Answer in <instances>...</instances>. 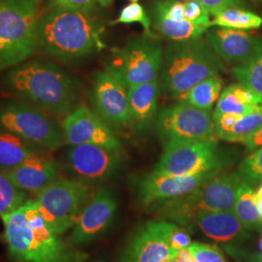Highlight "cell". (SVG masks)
I'll return each mask as SVG.
<instances>
[{
	"label": "cell",
	"mask_w": 262,
	"mask_h": 262,
	"mask_svg": "<svg viewBox=\"0 0 262 262\" xmlns=\"http://www.w3.org/2000/svg\"><path fill=\"white\" fill-rule=\"evenodd\" d=\"M0 219L14 262H84L89 257L50 229L34 199Z\"/></svg>",
	"instance_id": "obj_1"
},
{
	"label": "cell",
	"mask_w": 262,
	"mask_h": 262,
	"mask_svg": "<svg viewBox=\"0 0 262 262\" xmlns=\"http://www.w3.org/2000/svg\"><path fill=\"white\" fill-rule=\"evenodd\" d=\"M2 82L8 93L42 111L66 116L75 109V80L53 62L32 60L19 64Z\"/></svg>",
	"instance_id": "obj_2"
},
{
	"label": "cell",
	"mask_w": 262,
	"mask_h": 262,
	"mask_svg": "<svg viewBox=\"0 0 262 262\" xmlns=\"http://www.w3.org/2000/svg\"><path fill=\"white\" fill-rule=\"evenodd\" d=\"M102 31L92 13L52 10L38 20V48L48 56L69 63L102 50Z\"/></svg>",
	"instance_id": "obj_3"
},
{
	"label": "cell",
	"mask_w": 262,
	"mask_h": 262,
	"mask_svg": "<svg viewBox=\"0 0 262 262\" xmlns=\"http://www.w3.org/2000/svg\"><path fill=\"white\" fill-rule=\"evenodd\" d=\"M222 70L220 56L207 40L174 41L163 52L161 89L171 97L184 98L195 84Z\"/></svg>",
	"instance_id": "obj_4"
},
{
	"label": "cell",
	"mask_w": 262,
	"mask_h": 262,
	"mask_svg": "<svg viewBox=\"0 0 262 262\" xmlns=\"http://www.w3.org/2000/svg\"><path fill=\"white\" fill-rule=\"evenodd\" d=\"M242 182L239 173L222 170L192 193L155 208L162 217L188 229L194 227L195 220L201 213L233 211Z\"/></svg>",
	"instance_id": "obj_5"
},
{
	"label": "cell",
	"mask_w": 262,
	"mask_h": 262,
	"mask_svg": "<svg viewBox=\"0 0 262 262\" xmlns=\"http://www.w3.org/2000/svg\"><path fill=\"white\" fill-rule=\"evenodd\" d=\"M35 0H0V71L21 64L37 50Z\"/></svg>",
	"instance_id": "obj_6"
},
{
	"label": "cell",
	"mask_w": 262,
	"mask_h": 262,
	"mask_svg": "<svg viewBox=\"0 0 262 262\" xmlns=\"http://www.w3.org/2000/svg\"><path fill=\"white\" fill-rule=\"evenodd\" d=\"M163 48L156 35H144L112 51L106 70L127 90L158 78Z\"/></svg>",
	"instance_id": "obj_7"
},
{
	"label": "cell",
	"mask_w": 262,
	"mask_h": 262,
	"mask_svg": "<svg viewBox=\"0 0 262 262\" xmlns=\"http://www.w3.org/2000/svg\"><path fill=\"white\" fill-rule=\"evenodd\" d=\"M91 197L89 185L79 179L57 178L34 197L50 229L62 235L73 227Z\"/></svg>",
	"instance_id": "obj_8"
},
{
	"label": "cell",
	"mask_w": 262,
	"mask_h": 262,
	"mask_svg": "<svg viewBox=\"0 0 262 262\" xmlns=\"http://www.w3.org/2000/svg\"><path fill=\"white\" fill-rule=\"evenodd\" d=\"M227 159L220 150L217 140L170 141L164 144L155 172L170 176H192L224 169Z\"/></svg>",
	"instance_id": "obj_9"
},
{
	"label": "cell",
	"mask_w": 262,
	"mask_h": 262,
	"mask_svg": "<svg viewBox=\"0 0 262 262\" xmlns=\"http://www.w3.org/2000/svg\"><path fill=\"white\" fill-rule=\"evenodd\" d=\"M0 127L45 150H58L63 132L51 117L35 106L10 101L0 106Z\"/></svg>",
	"instance_id": "obj_10"
},
{
	"label": "cell",
	"mask_w": 262,
	"mask_h": 262,
	"mask_svg": "<svg viewBox=\"0 0 262 262\" xmlns=\"http://www.w3.org/2000/svg\"><path fill=\"white\" fill-rule=\"evenodd\" d=\"M157 129L163 143L170 141L217 140L210 111L187 102L163 109L157 119Z\"/></svg>",
	"instance_id": "obj_11"
},
{
	"label": "cell",
	"mask_w": 262,
	"mask_h": 262,
	"mask_svg": "<svg viewBox=\"0 0 262 262\" xmlns=\"http://www.w3.org/2000/svg\"><path fill=\"white\" fill-rule=\"evenodd\" d=\"M66 164L79 180L103 182L122 167L121 150H110L96 145H76L66 150Z\"/></svg>",
	"instance_id": "obj_12"
},
{
	"label": "cell",
	"mask_w": 262,
	"mask_h": 262,
	"mask_svg": "<svg viewBox=\"0 0 262 262\" xmlns=\"http://www.w3.org/2000/svg\"><path fill=\"white\" fill-rule=\"evenodd\" d=\"M64 141L70 146L96 145L110 150H121L122 144L108 122L85 106L75 108L62 123Z\"/></svg>",
	"instance_id": "obj_13"
},
{
	"label": "cell",
	"mask_w": 262,
	"mask_h": 262,
	"mask_svg": "<svg viewBox=\"0 0 262 262\" xmlns=\"http://www.w3.org/2000/svg\"><path fill=\"white\" fill-rule=\"evenodd\" d=\"M172 225L154 220L138 226L125 245L120 262H161L175 256L168 242Z\"/></svg>",
	"instance_id": "obj_14"
},
{
	"label": "cell",
	"mask_w": 262,
	"mask_h": 262,
	"mask_svg": "<svg viewBox=\"0 0 262 262\" xmlns=\"http://www.w3.org/2000/svg\"><path fill=\"white\" fill-rule=\"evenodd\" d=\"M118 209L117 199L108 187L91 195L72 227L70 242L85 246L94 242L111 225Z\"/></svg>",
	"instance_id": "obj_15"
},
{
	"label": "cell",
	"mask_w": 262,
	"mask_h": 262,
	"mask_svg": "<svg viewBox=\"0 0 262 262\" xmlns=\"http://www.w3.org/2000/svg\"><path fill=\"white\" fill-rule=\"evenodd\" d=\"M223 169H215L192 176H170L152 171L138 186V200L146 207L159 206L165 202L192 193Z\"/></svg>",
	"instance_id": "obj_16"
},
{
	"label": "cell",
	"mask_w": 262,
	"mask_h": 262,
	"mask_svg": "<svg viewBox=\"0 0 262 262\" xmlns=\"http://www.w3.org/2000/svg\"><path fill=\"white\" fill-rule=\"evenodd\" d=\"M93 101L97 113L113 126L131 124L127 89L107 70L94 76Z\"/></svg>",
	"instance_id": "obj_17"
},
{
	"label": "cell",
	"mask_w": 262,
	"mask_h": 262,
	"mask_svg": "<svg viewBox=\"0 0 262 262\" xmlns=\"http://www.w3.org/2000/svg\"><path fill=\"white\" fill-rule=\"evenodd\" d=\"M59 163L43 151L30 157L16 168L5 173L17 187L36 195L49 184L59 178Z\"/></svg>",
	"instance_id": "obj_18"
},
{
	"label": "cell",
	"mask_w": 262,
	"mask_h": 262,
	"mask_svg": "<svg viewBox=\"0 0 262 262\" xmlns=\"http://www.w3.org/2000/svg\"><path fill=\"white\" fill-rule=\"evenodd\" d=\"M206 38L220 58L240 64L255 56L260 41L244 30L223 28L211 29Z\"/></svg>",
	"instance_id": "obj_19"
},
{
	"label": "cell",
	"mask_w": 262,
	"mask_h": 262,
	"mask_svg": "<svg viewBox=\"0 0 262 262\" xmlns=\"http://www.w3.org/2000/svg\"><path fill=\"white\" fill-rule=\"evenodd\" d=\"M194 226L217 243H242L250 238L249 231L232 211L201 213L197 216Z\"/></svg>",
	"instance_id": "obj_20"
},
{
	"label": "cell",
	"mask_w": 262,
	"mask_h": 262,
	"mask_svg": "<svg viewBox=\"0 0 262 262\" xmlns=\"http://www.w3.org/2000/svg\"><path fill=\"white\" fill-rule=\"evenodd\" d=\"M159 94V78L131 86L127 90L131 125L137 130L150 127L157 112Z\"/></svg>",
	"instance_id": "obj_21"
},
{
	"label": "cell",
	"mask_w": 262,
	"mask_h": 262,
	"mask_svg": "<svg viewBox=\"0 0 262 262\" xmlns=\"http://www.w3.org/2000/svg\"><path fill=\"white\" fill-rule=\"evenodd\" d=\"M262 106V97L245 84L238 83L227 86L221 94L214 114L232 113L248 115Z\"/></svg>",
	"instance_id": "obj_22"
},
{
	"label": "cell",
	"mask_w": 262,
	"mask_h": 262,
	"mask_svg": "<svg viewBox=\"0 0 262 262\" xmlns=\"http://www.w3.org/2000/svg\"><path fill=\"white\" fill-rule=\"evenodd\" d=\"M45 150L36 147L18 135L0 129V170L7 172L24 161Z\"/></svg>",
	"instance_id": "obj_23"
},
{
	"label": "cell",
	"mask_w": 262,
	"mask_h": 262,
	"mask_svg": "<svg viewBox=\"0 0 262 262\" xmlns=\"http://www.w3.org/2000/svg\"><path fill=\"white\" fill-rule=\"evenodd\" d=\"M232 212L248 231L261 234L262 215L255 202V192L244 180L238 189Z\"/></svg>",
	"instance_id": "obj_24"
},
{
	"label": "cell",
	"mask_w": 262,
	"mask_h": 262,
	"mask_svg": "<svg viewBox=\"0 0 262 262\" xmlns=\"http://www.w3.org/2000/svg\"><path fill=\"white\" fill-rule=\"evenodd\" d=\"M150 17L154 28L161 35L172 41H185L201 37L208 28L196 26L188 20L178 23L169 19L156 10L150 9Z\"/></svg>",
	"instance_id": "obj_25"
},
{
	"label": "cell",
	"mask_w": 262,
	"mask_h": 262,
	"mask_svg": "<svg viewBox=\"0 0 262 262\" xmlns=\"http://www.w3.org/2000/svg\"><path fill=\"white\" fill-rule=\"evenodd\" d=\"M223 84V79L220 76L209 77L195 84L185 95L184 99L187 103L191 104L197 108L211 111L221 96Z\"/></svg>",
	"instance_id": "obj_26"
},
{
	"label": "cell",
	"mask_w": 262,
	"mask_h": 262,
	"mask_svg": "<svg viewBox=\"0 0 262 262\" xmlns=\"http://www.w3.org/2000/svg\"><path fill=\"white\" fill-rule=\"evenodd\" d=\"M262 19L252 12L241 7L227 8L211 20V27L230 28L237 30H249L261 27Z\"/></svg>",
	"instance_id": "obj_27"
},
{
	"label": "cell",
	"mask_w": 262,
	"mask_h": 262,
	"mask_svg": "<svg viewBox=\"0 0 262 262\" xmlns=\"http://www.w3.org/2000/svg\"><path fill=\"white\" fill-rule=\"evenodd\" d=\"M262 127V106L248 115H237L229 129L220 138L226 142L245 143Z\"/></svg>",
	"instance_id": "obj_28"
},
{
	"label": "cell",
	"mask_w": 262,
	"mask_h": 262,
	"mask_svg": "<svg viewBox=\"0 0 262 262\" xmlns=\"http://www.w3.org/2000/svg\"><path fill=\"white\" fill-rule=\"evenodd\" d=\"M28 199V192L17 187L0 170V217L23 206Z\"/></svg>",
	"instance_id": "obj_29"
},
{
	"label": "cell",
	"mask_w": 262,
	"mask_h": 262,
	"mask_svg": "<svg viewBox=\"0 0 262 262\" xmlns=\"http://www.w3.org/2000/svg\"><path fill=\"white\" fill-rule=\"evenodd\" d=\"M232 73L241 84L262 97V58L257 54L251 60L234 66Z\"/></svg>",
	"instance_id": "obj_30"
},
{
	"label": "cell",
	"mask_w": 262,
	"mask_h": 262,
	"mask_svg": "<svg viewBox=\"0 0 262 262\" xmlns=\"http://www.w3.org/2000/svg\"><path fill=\"white\" fill-rule=\"evenodd\" d=\"M238 173L250 186L262 183V147L244 159L239 165Z\"/></svg>",
	"instance_id": "obj_31"
},
{
	"label": "cell",
	"mask_w": 262,
	"mask_h": 262,
	"mask_svg": "<svg viewBox=\"0 0 262 262\" xmlns=\"http://www.w3.org/2000/svg\"><path fill=\"white\" fill-rule=\"evenodd\" d=\"M138 23L143 26L146 34L154 35L150 31V19L146 14L144 8L137 2H132L125 6L121 12V15L113 24H132Z\"/></svg>",
	"instance_id": "obj_32"
},
{
	"label": "cell",
	"mask_w": 262,
	"mask_h": 262,
	"mask_svg": "<svg viewBox=\"0 0 262 262\" xmlns=\"http://www.w3.org/2000/svg\"><path fill=\"white\" fill-rule=\"evenodd\" d=\"M183 11L185 19L188 21L207 28L211 27L209 12L203 5H201L195 0H184Z\"/></svg>",
	"instance_id": "obj_33"
},
{
	"label": "cell",
	"mask_w": 262,
	"mask_h": 262,
	"mask_svg": "<svg viewBox=\"0 0 262 262\" xmlns=\"http://www.w3.org/2000/svg\"><path fill=\"white\" fill-rule=\"evenodd\" d=\"M195 262H226L224 253L215 246L195 242L188 247Z\"/></svg>",
	"instance_id": "obj_34"
},
{
	"label": "cell",
	"mask_w": 262,
	"mask_h": 262,
	"mask_svg": "<svg viewBox=\"0 0 262 262\" xmlns=\"http://www.w3.org/2000/svg\"><path fill=\"white\" fill-rule=\"evenodd\" d=\"M168 242L175 255L180 251L187 249L191 245V238L188 229L184 226L173 224L169 233Z\"/></svg>",
	"instance_id": "obj_35"
},
{
	"label": "cell",
	"mask_w": 262,
	"mask_h": 262,
	"mask_svg": "<svg viewBox=\"0 0 262 262\" xmlns=\"http://www.w3.org/2000/svg\"><path fill=\"white\" fill-rule=\"evenodd\" d=\"M96 0H49L47 9L74 10L92 13Z\"/></svg>",
	"instance_id": "obj_36"
},
{
	"label": "cell",
	"mask_w": 262,
	"mask_h": 262,
	"mask_svg": "<svg viewBox=\"0 0 262 262\" xmlns=\"http://www.w3.org/2000/svg\"><path fill=\"white\" fill-rule=\"evenodd\" d=\"M203 5L210 15L215 17L223 11L230 7H242L243 0H195Z\"/></svg>",
	"instance_id": "obj_37"
},
{
	"label": "cell",
	"mask_w": 262,
	"mask_h": 262,
	"mask_svg": "<svg viewBox=\"0 0 262 262\" xmlns=\"http://www.w3.org/2000/svg\"><path fill=\"white\" fill-rule=\"evenodd\" d=\"M243 144L246 146V148L251 151L262 147V127L253 135V137H251Z\"/></svg>",
	"instance_id": "obj_38"
},
{
	"label": "cell",
	"mask_w": 262,
	"mask_h": 262,
	"mask_svg": "<svg viewBox=\"0 0 262 262\" xmlns=\"http://www.w3.org/2000/svg\"><path fill=\"white\" fill-rule=\"evenodd\" d=\"M175 258L177 262H195L193 255L190 253V251L187 249H184L180 251L175 255Z\"/></svg>",
	"instance_id": "obj_39"
},
{
	"label": "cell",
	"mask_w": 262,
	"mask_h": 262,
	"mask_svg": "<svg viewBox=\"0 0 262 262\" xmlns=\"http://www.w3.org/2000/svg\"><path fill=\"white\" fill-rule=\"evenodd\" d=\"M255 202H256L257 208H258V210H259V212L261 213L262 215V185L255 191Z\"/></svg>",
	"instance_id": "obj_40"
},
{
	"label": "cell",
	"mask_w": 262,
	"mask_h": 262,
	"mask_svg": "<svg viewBox=\"0 0 262 262\" xmlns=\"http://www.w3.org/2000/svg\"><path fill=\"white\" fill-rule=\"evenodd\" d=\"M96 2L102 7H108L111 5L113 0H96Z\"/></svg>",
	"instance_id": "obj_41"
},
{
	"label": "cell",
	"mask_w": 262,
	"mask_h": 262,
	"mask_svg": "<svg viewBox=\"0 0 262 262\" xmlns=\"http://www.w3.org/2000/svg\"><path fill=\"white\" fill-rule=\"evenodd\" d=\"M256 54H257V55L260 56L262 58V40L259 41V44H258V48H257V52H256Z\"/></svg>",
	"instance_id": "obj_42"
},
{
	"label": "cell",
	"mask_w": 262,
	"mask_h": 262,
	"mask_svg": "<svg viewBox=\"0 0 262 262\" xmlns=\"http://www.w3.org/2000/svg\"><path fill=\"white\" fill-rule=\"evenodd\" d=\"M161 262H177V260H176L175 256H172V257H168V258H166V259H164Z\"/></svg>",
	"instance_id": "obj_43"
},
{
	"label": "cell",
	"mask_w": 262,
	"mask_h": 262,
	"mask_svg": "<svg viewBox=\"0 0 262 262\" xmlns=\"http://www.w3.org/2000/svg\"><path fill=\"white\" fill-rule=\"evenodd\" d=\"M258 249H259V251H260L262 254V233L260 237H259V240H258Z\"/></svg>",
	"instance_id": "obj_44"
},
{
	"label": "cell",
	"mask_w": 262,
	"mask_h": 262,
	"mask_svg": "<svg viewBox=\"0 0 262 262\" xmlns=\"http://www.w3.org/2000/svg\"><path fill=\"white\" fill-rule=\"evenodd\" d=\"M42 1H43V0H35V2H36L37 4H40Z\"/></svg>",
	"instance_id": "obj_45"
},
{
	"label": "cell",
	"mask_w": 262,
	"mask_h": 262,
	"mask_svg": "<svg viewBox=\"0 0 262 262\" xmlns=\"http://www.w3.org/2000/svg\"><path fill=\"white\" fill-rule=\"evenodd\" d=\"M130 1H132V2H137L138 0H130Z\"/></svg>",
	"instance_id": "obj_46"
},
{
	"label": "cell",
	"mask_w": 262,
	"mask_h": 262,
	"mask_svg": "<svg viewBox=\"0 0 262 262\" xmlns=\"http://www.w3.org/2000/svg\"><path fill=\"white\" fill-rule=\"evenodd\" d=\"M94 262H104V261H101V260H98V261H94Z\"/></svg>",
	"instance_id": "obj_47"
},
{
	"label": "cell",
	"mask_w": 262,
	"mask_h": 262,
	"mask_svg": "<svg viewBox=\"0 0 262 262\" xmlns=\"http://www.w3.org/2000/svg\"><path fill=\"white\" fill-rule=\"evenodd\" d=\"M1 238H2V237H1V235H0V240H2V239H1Z\"/></svg>",
	"instance_id": "obj_48"
},
{
	"label": "cell",
	"mask_w": 262,
	"mask_h": 262,
	"mask_svg": "<svg viewBox=\"0 0 262 262\" xmlns=\"http://www.w3.org/2000/svg\"><path fill=\"white\" fill-rule=\"evenodd\" d=\"M256 1H260V0H256Z\"/></svg>",
	"instance_id": "obj_49"
}]
</instances>
